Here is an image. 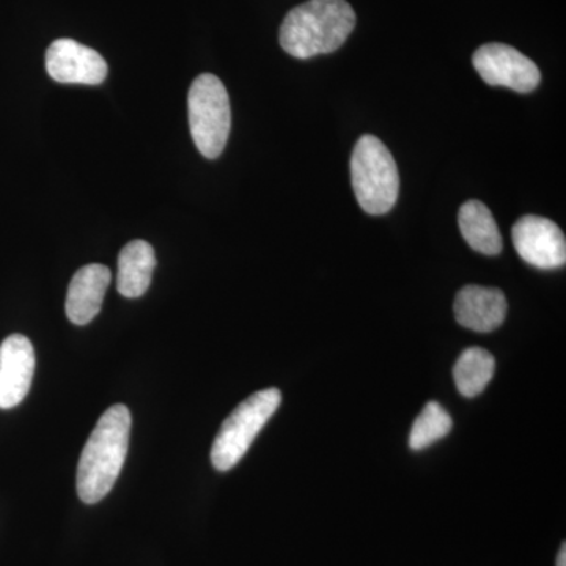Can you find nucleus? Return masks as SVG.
Returning a JSON list of instances; mask_svg holds the SVG:
<instances>
[{
    "instance_id": "nucleus-1",
    "label": "nucleus",
    "mask_w": 566,
    "mask_h": 566,
    "mask_svg": "<svg viewBox=\"0 0 566 566\" xmlns=\"http://www.w3.org/2000/svg\"><path fill=\"white\" fill-rule=\"evenodd\" d=\"M132 412L125 405L107 409L82 450L77 464V495L93 505L111 493L128 455Z\"/></svg>"
},
{
    "instance_id": "nucleus-2",
    "label": "nucleus",
    "mask_w": 566,
    "mask_h": 566,
    "mask_svg": "<svg viewBox=\"0 0 566 566\" xmlns=\"http://www.w3.org/2000/svg\"><path fill=\"white\" fill-rule=\"evenodd\" d=\"M354 28L356 13L346 0H308L286 14L279 41L286 54L305 61L337 51Z\"/></svg>"
},
{
    "instance_id": "nucleus-3",
    "label": "nucleus",
    "mask_w": 566,
    "mask_h": 566,
    "mask_svg": "<svg viewBox=\"0 0 566 566\" xmlns=\"http://www.w3.org/2000/svg\"><path fill=\"white\" fill-rule=\"evenodd\" d=\"M352 182L357 203L368 214H386L397 203L400 192L397 163L389 148L371 134H365L354 147Z\"/></svg>"
},
{
    "instance_id": "nucleus-4",
    "label": "nucleus",
    "mask_w": 566,
    "mask_h": 566,
    "mask_svg": "<svg viewBox=\"0 0 566 566\" xmlns=\"http://www.w3.org/2000/svg\"><path fill=\"white\" fill-rule=\"evenodd\" d=\"M281 390L271 387L245 398L223 420L211 449V463L218 471L227 472L243 460L256 436L270 422L281 406Z\"/></svg>"
},
{
    "instance_id": "nucleus-5",
    "label": "nucleus",
    "mask_w": 566,
    "mask_h": 566,
    "mask_svg": "<svg viewBox=\"0 0 566 566\" xmlns=\"http://www.w3.org/2000/svg\"><path fill=\"white\" fill-rule=\"evenodd\" d=\"M188 111L193 144L205 158H219L232 128L229 93L222 81L214 74H200L189 88Z\"/></svg>"
},
{
    "instance_id": "nucleus-6",
    "label": "nucleus",
    "mask_w": 566,
    "mask_h": 566,
    "mask_svg": "<svg viewBox=\"0 0 566 566\" xmlns=\"http://www.w3.org/2000/svg\"><path fill=\"white\" fill-rule=\"evenodd\" d=\"M472 63L480 77L493 87L531 93L542 81V73L535 62L509 44H483L475 51Z\"/></svg>"
},
{
    "instance_id": "nucleus-7",
    "label": "nucleus",
    "mask_w": 566,
    "mask_h": 566,
    "mask_svg": "<svg viewBox=\"0 0 566 566\" xmlns=\"http://www.w3.org/2000/svg\"><path fill=\"white\" fill-rule=\"evenodd\" d=\"M513 245L524 262L538 270L565 266L566 240L560 227L542 216H523L513 226Z\"/></svg>"
},
{
    "instance_id": "nucleus-8",
    "label": "nucleus",
    "mask_w": 566,
    "mask_h": 566,
    "mask_svg": "<svg viewBox=\"0 0 566 566\" xmlns=\"http://www.w3.org/2000/svg\"><path fill=\"white\" fill-rule=\"evenodd\" d=\"M46 70L55 82L84 85L103 84L109 71L99 52L70 39L55 40L48 48Z\"/></svg>"
},
{
    "instance_id": "nucleus-9",
    "label": "nucleus",
    "mask_w": 566,
    "mask_h": 566,
    "mask_svg": "<svg viewBox=\"0 0 566 566\" xmlns=\"http://www.w3.org/2000/svg\"><path fill=\"white\" fill-rule=\"evenodd\" d=\"M35 374V352L28 337L13 334L0 345V409L24 400Z\"/></svg>"
},
{
    "instance_id": "nucleus-10",
    "label": "nucleus",
    "mask_w": 566,
    "mask_h": 566,
    "mask_svg": "<svg viewBox=\"0 0 566 566\" xmlns=\"http://www.w3.org/2000/svg\"><path fill=\"white\" fill-rule=\"evenodd\" d=\"M453 311L461 326L475 333H491L505 322L509 304L499 289L465 285L457 294Z\"/></svg>"
},
{
    "instance_id": "nucleus-11",
    "label": "nucleus",
    "mask_w": 566,
    "mask_h": 566,
    "mask_svg": "<svg viewBox=\"0 0 566 566\" xmlns=\"http://www.w3.org/2000/svg\"><path fill=\"white\" fill-rule=\"evenodd\" d=\"M111 279L109 268L99 263L87 264L74 274L65 303L66 316L71 323L85 326L95 319L102 311Z\"/></svg>"
},
{
    "instance_id": "nucleus-12",
    "label": "nucleus",
    "mask_w": 566,
    "mask_h": 566,
    "mask_svg": "<svg viewBox=\"0 0 566 566\" xmlns=\"http://www.w3.org/2000/svg\"><path fill=\"white\" fill-rule=\"evenodd\" d=\"M156 268L155 251L147 241H132L118 255L117 290L122 296L136 300L150 289Z\"/></svg>"
},
{
    "instance_id": "nucleus-13",
    "label": "nucleus",
    "mask_w": 566,
    "mask_h": 566,
    "mask_svg": "<svg viewBox=\"0 0 566 566\" xmlns=\"http://www.w3.org/2000/svg\"><path fill=\"white\" fill-rule=\"evenodd\" d=\"M458 226L465 243L485 255H497L502 251V237L493 212L480 200H468L458 212Z\"/></svg>"
},
{
    "instance_id": "nucleus-14",
    "label": "nucleus",
    "mask_w": 566,
    "mask_h": 566,
    "mask_svg": "<svg viewBox=\"0 0 566 566\" xmlns=\"http://www.w3.org/2000/svg\"><path fill=\"white\" fill-rule=\"evenodd\" d=\"M495 360L493 354L483 348H468L458 357L453 378L457 389L465 398H474L485 390L493 379Z\"/></svg>"
},
{
    "instance_id": "nucleus-15",
    "label": "nucleus",
    "mask_w": 566,
    "mask_h": 566,
    "mask_svg": "<svg viewBox=\"0 0 566 566\" xmlns=\"http://www.w3.org/2000/svg\"><path fill=\"white\" fill-rule=\"evenodd\" d=\"M452 424L449 412L438 401H430L412 424L409 447L412 450H423L433 446L452 431Z\"/></svg>"
},
{
    "instance_id": "nucleus-16",
    "label": "nucleus",
    "mask_w": 566,
    "mask_h": 566,
    "mask_svg": "<svg viewBox=\"0 0 566 566\" xmlns=\"http://www.w3.org/2000/svg\"><path fill=\"white\" fill-rule=\"evenodd\" d=\"M557 566H566V545H562L560 551H558L557 556Z\"/></svg>"
}]
</instances>
